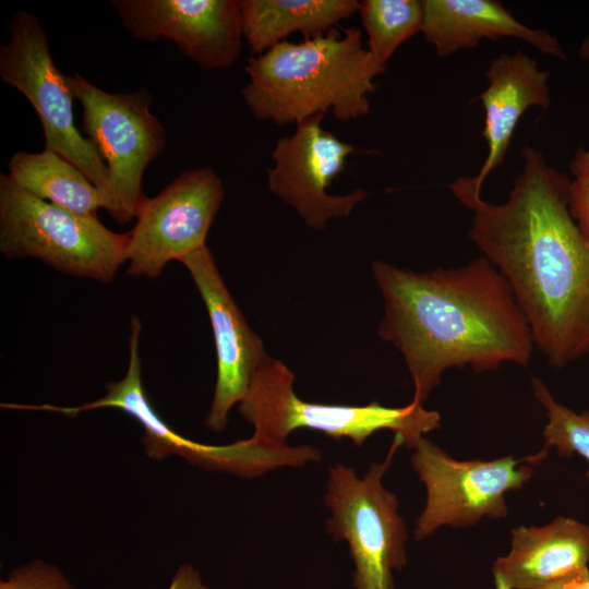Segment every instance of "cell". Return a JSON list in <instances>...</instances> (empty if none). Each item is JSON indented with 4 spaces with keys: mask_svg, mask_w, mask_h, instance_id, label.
Instances as JSON below:
<instances>
[{
    "mask_svg": "<svg viewBox=\"0 0 589 589\" xmlns=\"http://www.w3.org/2000/svg\"><path fill=\"white\" fill-rule=\"evenodd\" d=\"M505 203L482 199L474 177L450 184L473 212L470 240L503 275L554 368L589 354V241L569 211L567 177L532 147Z\"/></svg>",
    "mask_w": 589,
    "mask_h": 589,
    "instance_id": "1",
    "label": "cell"
},
{
    "mask_svg": "<svg viewBox=\"0 0 589 589\" xmlns=\"http://www.w3.org/2000/svg\"><path fill=\"white\" fill-rule=\"evenodd\" d=\"M384 300L380 337L402 354L423 405L452 368L527 366L534 347L528 321L503 275L484 256L425 273L372 263Z\"/></svg>",
    "mask_w": 589,
    "mask_h": 589,
    "instance_id": "2",
    "label": "cell"
},
{
    "mask_svg": "<svg viewBox=\"0 0 589 589\" xmlns=\"http://www.w3.org/2000/svg\"><path fill=\"white\" fill-rule=\"evenodd\" d=\"M242 88L245 105L259 120L299 123L332 111L341 122L370 110L374 79L385 72L363 47L361 31L335 27L301 43L284 40L248 59Z\"/></svg>",
    "mask_w": 589,
    "mask_h": 589,
    "instance_id": "3",
    "label": "cell"
},
{
    "mask_svg": "<svg viewBox=\"0 0 589 589\" xmlns=\"http://www.w3.org/2000/svg\"><path fill=\"white\" fill-rule=\"evenodd\" d=\"M294 374L277 359L267 357L255 371L248 393L238 404L239 412L254 428L253 437L285 446L298 429L320 431L336 441L349 438L361 446L381 430H389L413 448L424 434L438 429L441 416L410 401L404 407H386L377 401L365 406L308 402L293 389Z\"/></svg>",
    "mask_w": 589,
    "mask_h": 589,
    "instance_id": "4",
    "label": "cell"
},
{
    "mask_svg": "<svg viewBox=\"0 0 589 589\" xmlns=\"http://www.w3.org/2000/svg\"><path fill=\"white\" fill-rule=\"evenodd\" d=\"M127 233L40 200L0 173V252L35 257L72 276L110 283L127 261Z\"/></svg>",
    "mask_w": 589,
    "mask_h": 589,
    "instance_id": "5",
    "label": "cell"
},
{
    "mask_svg": "<svg viewBox=\"0 0 589 589\" xmlns=\"http://www.w3.org/2000/svg\"><path fill=\"white\" fill-rule=\"evenodd\" d=\"M401 445L402 437L395 435L385 459L371 464L363 478L341 464L328 468L324 502L332 517L327 532L349 546L354 589H394L393 569L407 563V529L399 502L383 485Z\"/></svg>",
    "mask_w": 589,
    "mask_h": 589,
    "instance_id": "6",
    "label": "cell"
},
{
    "mask_svg": "<svg viewBox=\"0 0 589 589\" xmlns=\"http://www.w3.org/2000/svg\"><path fill=\"white\" fill-rule=\"evenodd\" d=\"M69 82L83 109L82 130L108 170L103 208L121 226L136 219L148 199L143 175L164 149L166 130L149 110L146 89L108 93L74 72Z\"/></svg>",
    "mask_w": 589,
    "mask_h": 589,
    "instance_id": "7",
    "label": "cell"
},
{
    "mask_svg": "<svg viewBox=\"0 0 589 589\" xmlns=\"http://www.w3.org/2000/svg\"><path fill=\"white\" fill-rule=\"evenodd\" d=\"M0 77L21 92L35 109L46 146L77 167L104 196L108 185L106 163L97 147L75 125V98L68 75L53 63L47 35L32 13L20 11L11 23V37L0 48Z\"/></svg>",
    "mask_w": 589,
    "mask_h": 589,
    "instance_id": "8",
    "label": "cell"
},
{
    "mask_svg": "<svg viewBox=\"0 0 589 589\" xmlns=\"http://www.w3.org/2000/svg\"><path fill=\"white\" fill-rule=\"evenodd\" d=\"M141 328L140 320L133 316L127 373L120 381L106 384L105 396L79 407L40 406V409L59 411L67 416L100 408L122 410L142 425L144 449L154 459L177 455L205 469L245 478L260 476L281 466L299 465L301 452L298 447L275 446L253 436L224 446L206 445L187 438L169 426L151 405L142 383L139 354Z\"/></svg>",
    "mask_w": 589,
    "mask_h": 589,
    "instance_id": "9",
    "label": "cell"
},
{
    "mask_svg": "<svg viewBox=\"0 0 589 589\" xmlns=\"http://www.w3.org/2000/svg\"><path fill=\"white\" fill-rule=\"evenodd\" d=\"M411 466L426 492L424 508L417 520L414 539L423 540L442 526L454 528L477 524L482 517L507 515L505 494L520 489L532 476L538 461L530 455L516 459L456 460L426 437L412 448Z\"/></svg>",
    "mask_w": 589,
    "mask_h": 589,
    "instance_id": "10",
    "label": "cell"
},
{
    "mask_svg": "<svg viewBox=\"0 0 589 589\" xmlns=\"http://www.w3.org/2000/svg\"><path fill=\"white\" fill-rule=\"evenodd\" d=\"M224 194L218 175L204 167L183 171L148 197L128 232V275L157 278L169 262L205 247Z\"/></svg>",
    "mask_w": 589,
    "mask_h": 589,
    "instance_id": "11",
    "label": "cell"
},
{
    "mask_svg": "<svg viewBox=\"0 0 589 589\" xmlns=\"http://www.w3.org/2000/svg\"><path fill=\"white\" fill-rule=\"evenodd\" d=\"M325 113L296 124L292 134L279 139L272 152L274 166L267 170L271 192L297 211L310 228L323 230L332 218L349 216L368 193L354 190L346 195L327 192L344 171L357 148L323 129Z\"/></svg>",
    "mask_w": 589,
    "mask_h": 589,
    "instance_id": "12",
    "label": "cell"
},
{
    "mask_svg": "<svg viewBox=\"0 0 589 589\" xmlns=\"http://www.w3.org/2000/svg\"><path fill=\"white\" fill-rule=\"evenodd\" d=\"M124 28L136 39L172 40L205 70L230 67L241 51L242 16L238 0L113 1Z\"/></svg>",
    "mask_w": 589,
    "mask_h": 589,
    "instance_id": "13",
    "label": "cell"
},
{
    "mask_svg": "<svg viewBox=\"0 0 589 589\" xmlns=\"http://www.w3.org/2000/svg\"><path fill=\"white\" fill-rule=\"evenodd\" d=\"M189 271L207 309L217 356V378L204 425L225 430L230 409L248 393L251 380L268 357L230 294L205 245L180 261Z\"/></svg>",
    "mask_w": 589,
    "mask_h": 589,
    "instance_id": "14",
    "label": "cell"
},
{
    "mask_svg": "<svg viewBox=\"0 0 589 589\" xmlns=\"http://www.w3.org/2000/svg\"><path fill=\"white\" fill-rule=\"evenodd\" d=\"M589 526L558 516L541 527L512 530L506 556L495 560L496 589H540L587 567Z\"/></svg>",
    "mask_w": 589,
    "mask_h": 589,
    "instance_id": "15",
    "label": "cell"
},
{
    "mask_svg": "<svg viewBox=\"0 0 589 589\" xmlns=\"http://www.w3.org/2000/svg\"><path fill=\"white\" fill-rule=\"evenodd\" d=\"M489 85L479 96L484 109L483 137L488 156L474 177L482 187L490 172L505 158L517 123L531 106L546 109L549 73L522 52L498 56L486 71Z\"/></svg>",
    "mask_w": 589,
    "mask_h": 589,
    "instance_id": "16",
    "label": "cell"
},
{
    "mask_svg": "<svg viewBox=\"0 0 589 589\" xmlns=\"http://www.w3.org/2000/svg\"><path fill=\"white\" fill-rule=\"evenodd\" d=\"M422 34L438 57L476 47L483 38L515 37L543 53L564 58L555 37L516 20L495 0H424Z\"/></svg>",
    "mask_w": 589,
    "mask_h": 589,
    "instance_id": "17",
    "label": "cell"
},
{
    "mask_svg": "<svg viewBox=\"0 0 589 589\" xmlns=\"http://www.w3.org/2000/svg\"><path fill=\"white\" fill-rule=\"evenodd\" d=\"M243 36L253 56L262 55L292 33L324 35L358 13L356 0H241Z\"/></svg>",
    "mask_w": 589,
    "mask_h": 589,
    "instance_id": "18",
    "label": "cell"
},
{
    "mask_svg": "<svg viewBox=\"0 0 589 589\" xmlns=\"http://www.w3.org/2000/svg\"><path fill=\"white\" fill-rule=\"evenodd\" d=\"M8 175L33 195L75 214L97 216V209L103 208L98 188L77 167L48 148L13 154Z\"/></svg>",
    "mask_w": 589,
    "mask_h": 589,
    "instance_id": "19",
    "label": "cell"
},
{
    "mask_svg": "<svg viewBox=\"0 0 589 589\" xmlns=\"http://www.w3.org/2000/svg\"><path fill=\"white\" fill-rule=\"evenodd\" d=\"M358 13L368 35L366 49L385 65L396 49L418 32L423 24V1L364 0Z\"/></svg>",
    "mask_w": 589,
    "mask_h": 589,
    "instance_id": "20",
    "label": "cell"
},
{
    "mask_svg": "<svg viewBox=\"0 0 589 589\" xmlns=\"http://www.w3.org/2000/svg\"><path fill=\"white\" fill-rule=\"evenodd\" d=\"M531 387L548 417L543 449L554 447L562 457L578 454L589 462V410L577 413L557 402L539 377L531 378ZM587 477L589 479V470Z\"/></svg>",
    "mask_w": 589,
    "mask_h": 589,
    "instance_id": "21",
    "label": "cell"
},
{
    "mask_svg": "<svg viewBox=\"0 0 589 589\" xmlns=\"http://www.w3.org/2000/svg\"><path fill=\"white\" fill-rule=\"evenodd\" d=\"M0 589H76L56 566L33 561L14 568L0 581Z\"/></svg>",
    "mask_w": 589,
    "mask_h": 589,
    "instance_id": "22",
    "label": "cell"
},
{
    "mask_svg": "<svg viewBox=\"0 0 589 589\" xmlns=\"http://www.w3.org/2000/svg\"><path fill=\"white\" fill-rule=\"evenodd\" d=\"M575 176L569 185V211L581 233L589 241V167L573 159Z\"/></svg>",
    "mask_w": 589,
    "mask_h": 589,
    "instance_id": "23",
    "label": "cell"
},
{
    "mask_svg": "<svg viewBox=\"0 0 589 589\" xmlns=\"http://www.w3.org/2000/svg\"><path fill=\"white\" fill-rule=\"evenodd\" d=\"M167 589H207V587L195 567L183 564L176 570Z\"/></svg>",
    "mask_w": 589,
    "mask_h": 589,
    "instance_id": "24",
    "label": "cell"
},
{
    "mask_svg": "<svg viewBox=\"0 0 589 589\" xmlns=\"http://www.w3.org/2000/svg\"><path fill=\"white\" fill-rule=\"evenodd\" d=\"M540 589H589V569L585 567Z\"/></svg>",
    "mask_w": 589,
    "mask_h": 589,
    "instance_id": "25",
    "label": "cell"
},
{
    "mask_svg": "<svg viewBox=\"0 0 589 589\" xmlns=\"http://www.w3.org/2000/svg\"><path fill=\"white\" fill-rule=\"evenodd\" d=\"M580 56L585 59H589V36L584 40L580 48ZM574 159L589 167V151H578Z\"/></svg>",
    "mask_w": 589,
    "mask_h": 589,
    "instance_id": "26",
    "label": "cell"
}]
</instances>
